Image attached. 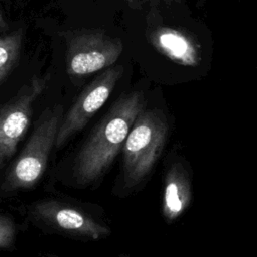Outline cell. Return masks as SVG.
I'll return each instance as SVG.
<instances>
[{
  "instance_id": "1",
  "label": "cell",
  "mask_w": 257,
  "mask_h": 257,
  "mask_svg": "<svg viewBox=\"0 0 257 257\" xmlns=\"http://www.w3.org/2000/svg\"><path fill=\"white\" fill-rule=\"evenodd\" d=\"M145 107L142 90L123 93L111 104L71 160V179L76 186L92 187L103 179Z\"/></svg>"
},
{
  "instance_id": "2",
  "label": "cell",
  "mask_w": 257,
  "mask_h": 257,
  "mask_svg": "<svg viewBox=\"0 0 257 257\" xmlns=\"http://www.w3.org/2000/svg\"><path fill=\"white\" fill-rule=\"evenodd\" d=\"M166 133L162 111L145 107L140 112L121 151L120 171L113 188L117 196H127L146 182L161 155Z\"/></svg>"
},
{
  "instance_id": "3",
  "label": "cell",
  "mask_w": 257,
  "mask_h": 257,
  "mask_svg": "<svg viewBox=\"0 0 257 257\" xmlns=\"http://www.w3.org/2000/svg\"><path fill=\"white\" fill-rule=\"evenodd\" d=\"M63 114V106L59 103L42 111L24 148L6 168L0 180V199L28 191L39 183L52 149H55Z\"/></svg>"
},
{
  "instance_id": "4",
  "label": "cell",
  "mask_w": 257,
  "mask_h": 257,
  "mask_svg": "<svg viewBox=\"0 0 257 257\" xmlns=\"http://www.w3.org/2000/svg\"><path fill=\"white\" fill-rule=\"evenodd\" d=\"M27 216L37 228L81 241H98L111 235L110 227L82 206L43 199L28 205Z\"/></svg>"
},
{
  "instance_id": "5",
  "label": "cell",
  "mask_w": 257,
  "mask_h": 257,
  "mask_svg": "<svg viewBox=\"0 0 257 257\" xmlns=\"http://www.w3.org/2000/svg\"><path fill=\"white\" fill-rule=\"evenodd\" d=\"M65 68L80 78L112 66L123 50L122 41L100 29H76L64 34Z\"/></svg>"
},
{
  "instance_id": "6",
  "label": "cell",
  "mask_w": 257,
  "mask_h": 257,
  "mask_svg": "<svg viewBox=\"0 0 257 257\" xmlns=\"http://www.w3.org/2000/svg\"><path fill=\"white\" fill-rule=\"evenodd\" d=\"M49 75L32 76L0 107V172L14 156L26 134L33 105L47 87Z\"/></svg>"
},
{
  "instance_id": "7",
  "label": "cell",
  "mask_w": 257,
  "mask_h": 257,
  "mask_svg": "<svg viewBox=\"0 0 257 257\" xmlns=\"http://www.w3.org/2000/svg\"><path fill=\"white\" fill-rule=\"evenodd\" d=\"M122 73V65L110 66L102 70L81 90L69 109L63 114L56 136V150L62 148L87 124L106 102Z\"/></svg>"
},
{
  "instance_id": "8",
  "label": "cell",
  "mask_w": 257,
  "mask_h": 257,
  "mask_svg": "<svg viewBox=\"0 0 257 257\" xmlns=\"http://www.w3.org/2000/svg\"><path fill=\"white\" fill-rule=\"evenodd\" d=\"M147 37L156 50L178 64L193 66L200 62V47L185 30L151 24L147 29Z\"/></svg>"
},
{
  "instance_id": "9",
  "label": "cell",
  "mask_w": 257,
  "mask_h": 257,
  "mask_svg": "<svg viewBox=\"0 0 257 257\" xmlns=\"http://www.w3.org/2000/svg\"><path fill=\"white\" fill-rule=\"evenodd\" d=\"M189 201V191L178 167H173L167 174L163 195V214L172 221L186 209Z\"/></svg>"
},
{
  "instance_id": "10",
  "label": "cell",
  "mask_w": 257,
  "mask_h": 257,
  "mask_svg": "<svg viewBox=\"0 0 257 257\" xmlns=\"http://www.w3.org/2000/svg\"><path fill=\"white\" fill-rule=\"evenodd\" d=\"M23 42V31L14 30L10 33L0 34V84L16 66Z\"/></svg>"
},
{
  "instance_id": "11",
  "label": "cell",
  "mask_w": 257,
  "mask_h": 257,
  "mask_svg": "<svg viewBox=\"0 0 257 257\" xmlns=\"http://www.w3.org/2000/svg\"><path fill=\"white\" fill-rule=\"evenodd\" d=\"M17 228L14 220L0 213V250L12 249L15 245Z\"/></svg>"
},
{
  "instance_id": "12",
  "label": "cell",
  "mask_w": 257,
  "mask_h": 257,
  "mask_svg": "<svg viewBox=\"0 0 257 257\" xmlns=\"http://www.w3.org/2000/svg\"><path fill=\"white\" fill-rule=\"evenodd\" d=\"M130 7L138 9L143 7L146 3H152V0H123Z\"/></svg>"
},
{
  "instance_id": "13",
  "label": "cell",
  "mask_w": 257,
  "mask_h": 257,
  "mask_svg": "<svg viewBox=\"0 0 257 257\" xmlns=\"http://www.w3.org/2000/svg\"><path fill=\"white\" fill-rule=\"evenodd\" d=\"M8 29V24L4 18V15L0 9V32L2 31H6Z\"/></svg>"
},
{
  "instance_id": "14",
  "label": "cell",
  "mask_w": 257,
  "mask_h": 257,
  "mask_svg": "<svg viewBox=\"0 0 257 257\" xmlns=\"http://www.w3.org/2000/svg\"><path fill=\"white\" fill-rule=\"evenodd\" d=\"M173 0H152V4H157V3H165V4H170L172 3Z\"/></svg>"
},
{
  "instance_id": "15",
  "label": "cell",
  "mask_w": 257,
  "mask_h": 257,
  "mask_svg": "<svg viewBox=\"0 0 257 257\" xmlns=\"http://www.w3.org/2000/svg\"><path fill=\"white\" fill-rule=\"evenodd\" d=\"M45 257H64V256H59V255H56V254H46ZM118 257H127L126 255H120Z\"/></svg>"
},
{
  "instance_id": "16",
  "label": "cell",
  "mask_w": 257,
  "mask_h": 257,
  "mask_svg": "<svg viewBox=\"0 0 257 257\" xmlns=\"http://www.w3.org/2000/svg\"><path fill=\"white\" fill-rule=\"evenodd\" d=\"M173 1H177V0H173Z\"/></svg>"
}]
</instances>
